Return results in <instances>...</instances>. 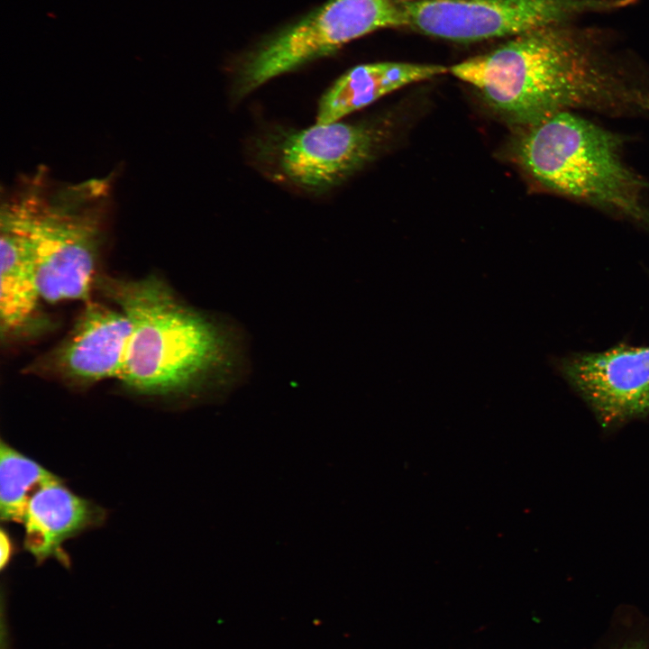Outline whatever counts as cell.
Listing matches in <instances>:
<instances>
[{
    "label": "cell",
    "mask_w": 649,
    "mask_h": 649,
    "mask_svg": "<svg viewBox=\"0 0 649 649\" xmlns=\"http://www.w3.org/2000/svg\"><path fill=\"white\" fill-rule=\"evenodd\" d=\"M449 72L519 127L573 109L649 115L648 87L600 36L569 23L514 36Z\"/></svg>",
    "instance_id": "cell-1"
},
{
    "label": "cell",
    "mask_w": 649,
    "mask_h": 649,
    "mask_svg": "<svg viewBox=\"0 0 649 649\" xmlns=\"http://www.w3.org/2000/svg\"><path fill=\"white\" fill-rule=\"evenodd\" d=\"M98 283L132 324L119 378L131 391L218 399L249 376V339L233 318L190 306L153 274Z\"/></svg>",
    "instance_id": "cell-2"
},
{
    "label": "cell",
    "mask_w": 649,
    "mask_h": 649,
    "mask_svg": "<svg viewBox=\"0 0 649 649\" xmlns=\"http://www.w3.org/2000/svg\"><path fill=\"white\" fill-rule=\"evenodd\" d=\"M519 128L514 156L535 184L649 230V184L625 162L619 135L571 111Z\"/></svg>",
    "instance_id": "cell-3"
},
{
    "label": "cell",
    "mask_w": 649,
    "mask_h": 649,
    "mask_svg": "<svg viewBox=\"0 0 649 649\" xmlns=\"http://www.w3.org/2000/svg\"><path fill=\"white\" fill-rule=\"evenodd\" d=\"M109 190L107 178L54 187L35 177L7 200L25 225L42 300H90Z\"/></svg>",
    "instance_id": "cell-4"
},
{
    "label": "cell",
    "mask_w": 649,
    "mask_h": 649,
    "mask_svg": "<svg viewBox=\"0 0 649 649\" xmlns=\"http://www.w3.org/2000/svg\"><path fill=\"white\" fill-rule=\"evenodd\" d=\"M398 27H407L400 1L328 0L242 58L236 72V94L247 95L271 78L333 54L366 34Z\"/></svg>",
    "instance_id": "cell-5"
},
{
    "label": "cell",
    "mask_w": 649,
    "mask_h": 649,
    "mask_svg": "<svg viewBox=\"0 0 649 649\" xmlns=\"http://www.w3.org/2000/svg\"><path fill=\"white\" fill-rule=\"evenodd\" d=\"M635 0H400L407 27L457 42L514 37Z\"/></svg>",
    "instance_id": "cell-6"
},
{
    "label": "cell",
    "mask_w": 649,
    "mask_h": 649,
    "mask_svg": "<svg viewBox=\"0 0 649 649\" xmlns=\"http://www.w3.org/2000/svg\"><path fill=\"white\" fill-rule=\"evenodd\" d=\"M381 140L380 129L368 123H315L272 137L261 153L283 180L319 192L341 184L368 164Z\"/></svg>",
    "instance_id": "cell-7"
},
{
    "label": "cell",
    "mask_w": 649,
    "mask_h": 649,
    "mask_svg": "<svg viewBox=\"0 0 649 649\" xmlns=\"http://www.w3.org/2000/svg\"><path fill=\"white\" fill-rule=\"evenodd\" d=\"M558 369L604 428L649 416V346L574 353Z\"/></svg>",
    "instance_id": "cell-8"
},
{
    "label": "cell",
    "mask_w": 649,
    "mask_h": 649,
    "mask_svg": "<svg viewBox=\"0 0 649 649\" xmlns=\"http://www.w3.org/2000/svg\"><path fill=\"white\" fill-rule=\"evenodd\" d=\"M131 334V322L121 308L89 300L66 338L49 354L47 370L76 384L119 379Z\"/></svg>",
    "instance_id": "cell-9"
},
{
    "label": "cell",
    "mask_w": 649,
    "mask_h": 649,
    "mask_svg": "<svg viewBox=\"0 0 649 649\" xmlns=\"http://www.w3.org/2000/svg\"><path fill=\"white\" fill-rule=\"evenodd\" d=\"M105 510L76 495L57 477L39 489L29 500L22 517L24 547L41 564L56 559L70 567L63 544L83 531L100 526Z\"/></svg>",
    "instance_id": "cell-10"
},
{
    "label": "cell",
    "mask_w": 649,
    "mask_h": 649,
    "mask_svg": "<svg viewBox=\"0 0 649 649\" xmlns=\"http://www.w3.org/2000/svg\"><path fill=\"white\" fill-rule=\"evenodd\" d=\"M0 241L1 328L12 334L32 321L41 296L25 225L7 202L1 208Z\"/></svg>",
    "instance_id": "cell-11"
},
{
    "label": "cell",
    "mask_w": 649,
    "mask_h": 649,
    "mask_svg": "<svg viewBox=\"0 0 649 649\" xmlns=\"http://www.w3.org/2000/svg\"><path fill=\"white\" fill-rule=\"evenodd\" d=\"M446 72L449 68L443 65L407 62H377L354 67L321 97L315 123L338 122L399 88Z\"/></svg>",
    "instance_id": "cell-12"
},
{
    "label": "cell",
    "mask_w": 649,
    "mask_h": 649,
    "mask_svg": "<svg viewBox=\"0 0 649 649\" xmlns=\"http://www.w3.org/2000/svg\"><path fill=\"white\" fill-rule=\"evenodd\" d=\"M58 476L4 441L0 445V515L21 523L33 494Z\"/></svg>",
    "instance_id": "cell-13"
},
{
    "label": "cell",
    "mask_w": 649,
    "mask_h": 649,
    "mask_svg": "<svg viewBox=\"0 0 649 649\" xmlns=\"http://www.w3.org/2000/svg\"><path fill=\"white\" fill-rule=\"evenodd\" d=\"M12 542L9 538V535L7 533H5L4 530H1L0 534V566L1 570L4 571L5 568L8 565L11 557H12Z\"/></svg>",
    "instance_id": "cell-14"
},
{
    "label": "cell",
    "mask_w": 649,
    "mask_h": 649,
    "mask_svg": "<svg viewBox=\"0 0 649 649\" xmlns=\"http://www.w3.org/2000/svg\"><path fill=\"white\" fill-rule=\"evenodd\" d=\"M618 649H648L647 644L643 640L631 641Z\"/></svg>",
    "instance_id": "cell-15"
}]
</instances>
